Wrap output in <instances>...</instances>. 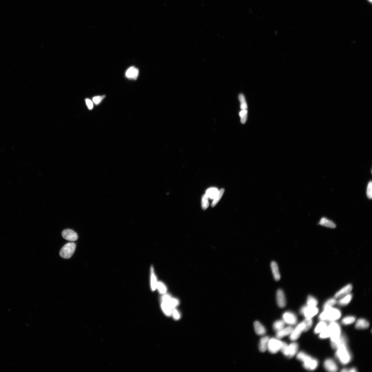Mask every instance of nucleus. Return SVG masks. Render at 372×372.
Segmentation results:
<instances>
[{
	"mask_svg": "<svg viewBox=\"0 0 372 372\" xmlns=\"http://www.w3.org/2000/svg\"><path fill=\"white\" fill-rule=\"evenodd\" d=\"M336 357L343 365L348 364L351 361L352 356L347 346V340L345 335L341 336L339 345L336 349Z\"/></svg>",
	"mask_w": 372,
	"mask_h": 372,
	"instance_id": "1",
	"label": "nucleus"
},
{
	"mask_svg": "<svg viewBox=\"0 0 372 372\" xmlns=\"http://www.w3.org/2000/svg\"><path fill=\"white\" fill-rule=\"evenodd\" d=\"M324 311L319 316L321 321H328L334 322L339 319L342 315L339 309L332 308V307H326L324 308Z\"/></svg>",
	"mask_w": 372,
	"mask_h": 372,
	"instance_id": "2",
	"label": "nucleus"
},
{
	"mask_svg": "<svg viewBox=\"0 0 372 372\" xmlns=\"http://www.w3.org/2000/svg\"><path fill=\"white\" fill-rule=\"evenodd\" d=\"M297 358L303 362V367L306 370H314L318 367V362L317 360L310 356L303 351H300L297 355Z\"/></svg>",
	"mask_w": 372,
	"mask_h": 372,
	"instance_id": "3",
	"label": "nucleus"
},
{
	"mask_svg": "<svg viewBox=\"0 0 372 372\" xmlns=\"http://www.w3.org/2000/svg\"><path fill=\"white\" fill-rule=\"evenodd\" d=\"M331 332V340L332 347L336 349L339 346L341 336V329L339 324L331 322L328 326Z\"/></svg>",
	"mask_w": 372,
	"mask_h": 372,
	"instance_id": "4",
	"label": "nucleus"
},
{
	"mask_svg": "<svg viewBox=\"0 0 372 372\" xmlns=\"http://www.w3.org/2000/svg\"><path fill=\"white\" fill-rule=\"evenodd\" d=\"M76 249V245L74 243H68L62 248L60 255L61 257L64 259H69L72 257L74 254Z\"/></svg>",
	"mask_w": 372,
	"mask_h": 372,
	"instance_id": "5",
	"label": "nucleus"
},
{
	"mask_svg": "<svg viewBox=\"0 0 372 372\" xmlns=\"http://www.w3.org/2000/svg\"><path fill=\"white\" fill-rule=\"evenodd\" d=\"M319 309L316 307L304 306L300 309V313L305 318H312L316 315Z\"/></svg>",
	"mask_w": 372,
	"mask_h": 372,
	"instance_id": "6",
	"label": "nucleus"
},
{
	"mask_svg": "<svg viewBox=\"0 0 372 372\" xmlns=\"http://www.w3.org/2000/svg\"><path fill=\"white\" fill-rule=\"evenodd\" d=\"M283 342L278 339L272 338L269 339L268 343L267 348L269 351L272 354H276L280 350Z\"/></svg>",
	"mask_w": 372,
	"mask_h": 372,
	"instance_id": "7",
	"label": "nucleus"
},
{
	"mask_svg": "<svg viewBox=\"0 0 372 372\" xmlns=\"http://www.w3.org/2000/svg\"><path fill=\"white\" fill-rule=\"evenodd\" d=\"M303 331H305V325L303 321L302 322L299 324L295 329H293L291 334L290 335V339L292 341L297 340Z\"/></svg>",
	"mask_w": 372,
	"mask_h": 372,
	"instance_id": "8",
	"label": "nucleus"
},
{
	"mask_svg": "<svg viewBox=\"0 0 372 372\" xmlns=\"http://www.w3.org/2000/svg\"><path fill=\"white\" fill-rule=\"evenodd\" d=\"M283 321L288 324L294 325L297 323V318L296 315L291 312H285L283 316Z\"/></svg>",
	"mask_w": 372,
	"mask_h": 372,
	"instance_id": "9",
	"label": "nucleus"
},
{
	"mask_svg": "<svg viewBox=\"0 0 372 372\" xmlns=\"http://www.w3.org/2000/svg\"><path fill=\"white\" fill-rule=\"evenodd\" d=\"M62 235L64 239L70 241H76L78 239L77 234L71 229L64 230L62 232Z\"/></svg>",
	"mask_w": 372,
	"mask_h": 372,
	"instance_id": "10",
	"label": "nucleus"
},
{
	"mask_svg": "<svg viewBox=\"0 0 372 372\" xmlns=\"http://www.w3.org/2000/svg\"><path fill=\"white\" fill-rule=\"evenodd\" d=\"M324 367L325 370L329 372H336L338 370L337 365L333 360L327 359L324 362Z\"/></svg>",
	"mask_w": 372,
	"mask_h": 372,
	"instance_id": "11",
	"label": "nucleus"
},
{
	"mask_svg": "<svg viewBox=\"0 0 372 372\" xmlns=\"http://www.w3.org/2000/svg\"><path fill=\"white\" fill-rule=\"evenodd\" d=\"M352 289H353V286L351 284L347 285L336 293L335 295V298L336 299L341 298L346 295L350 293Z\"/></svg>",
	"mask_w": 372,
	"mask_h": 372,
	"instance_id": "12",
	"label": "nucleus"
},
{
	"mask_svg": "<svg viewBox=\"0 0 372 372\" xmlns=\"http://www.w3.org/2000/svg\"><path fill=\"white\" fill-rule=\"evenodd\" d=\"M277 302L281 308H284L286 305V300L283 291L281 289L278 290L277 293Z\"/></svg>",
	"mask_w": 372,
	"mask_h": 372,
	"instance_id": "13",
	"label": "nucleus"
},
{
	"mask_svg": "<svg viewBox=\"0 0 372 372\" xmlns=\"http://www.w3.org/2000/svg\"><path fill=\"white\" fill-rule=\"evenodd\" d=\"M139 71L138 69L134 67H131L127 70L126 73V76L130 79L136 80L138 77Z\"/></svg>",
	"mask_w": 372,
	"mask_h": 372,
	"instance_id": "14",
	"label": "nucleus"
},
{
	"mask_svg": "<svg viewBox=\"0 0 372 372\" xmlns=\"http://www.w3.org/2000/svg\"><path fill=\"white\" fill-rule=\"evenodd\" d=\"M294 329L292 327L289 326L285 328H283L281 330L277 332L276 337L278 339H281L285 336L291 334Z\"/></svg>",
	"mask_w": 372,
	"mask_h": 372,
	"instance_id": "15",
	"label": "nucleus"
},
{
	"mask_svg": "<svg viewBox=\"0 0 372 372\" xmlns=\"http://www.w3.org/2000/svg\"><path fill=\"white\" fill-rule=\"evenodd\" d=\"M270 266H271L273 274V276H274L275 280L277 281L280 280L281 278V276L280 272L279 271L278 267L277 264L276 262L273 261L271 263Z\"/></svg>",
	"mask_w": 372,
	"mask_h": 372,
	"instance_id": "16",
	"label": "nucleus"
},
{
	"mask_svg": "<svg viewBox=\"0 0 372 372\" xmlns=\"http://www.w3.org/2000/svg\"><path fill=\"white\" fill-rule=\"evenodd\" d=\"M254 329L256 333L259 335H264L265 334L266 330L264 327L258 321L254 323Z\"/></svg>",
	"mask_w": 372,
	"mask_h": 372,
	"instance_id": "17",
	"label": "nucleus"
},
{
	"mask_svg": "<svg viewBox=\"0 0 372 372\" xmlns=\"http://www.w3.org/2000/svg\"><path fill=\"white\" fill-rule=\"evenodd\" d=\"M369 326L370 324L368 321L363 318H360L358 320L355 324V327L358 329H367L369 327Z\"/></svg>",
	"mask_w": 372,
	"mask_h": 372,
	"instance_id": "18",
	"label": "nucleus"
},
{
	"mask_svg": "<svg viewBox=\"0 0 372 372\" xmlns=\"http://www.w3.org/2000/svg\"><path fill=\"white\" fill-rule=\"evenodd\" d=\"M269 339L268 336L264 337L261 339L259 343V349L261 352L264 353L267 350Z\"/></svg>",
	"mask_w": 372,
	"mask_h": 372,
	"instance_id": "19",
	"label": "nucleus"
},
{
	"mask_svg": "<svg viewBox=\"0 0 372 372\" xmlns=\"http://www.w3.org/2000/svg\"><path fill=\"white\" fill-rule=\"evenodd\" d=\"M352 298H353V295L349 293L341 298L340 299L338 302V304L341 306H345L347 305L351 302Z\"/></svg>",
	"mask_w": 372,
	"mask_h": 372,
	"instance_id": "20",
	"label": "nucleus"
},
{
	"mask_svg": "<svg viewBox=\"0 0 372 372\" xmlns=\"http://www.w3.org/2000/svg\"><path fill=\"white\" fill-rule=\"evenodd\" d=\"M298 349V344L294 342L289 345V358L293 357L297 353Z\"/></svg>",
	"mask_w": 372,
	"mask_h": 372,
	"instance_id": "21",
	"label": "nucleus"
},
{
	"mask_svg": "<svg viewBox=\"0 0 372 372\" xmlns=\"http://www.w3.org/2000/svg\"><path fill=\"white\" fill-rule=\"evenodd\" d=\"M327 324L324 321H321L315 327L314 332L316 334L320 333L327 327Z\"/></svg>",
	"mask_w": 372,
	"mask_h": 372,
	"instance_id": "22",
	"label": "nucleus"
},
{
	"mask_svg": "<svg viewBox=\"0 0 372 372\" xmlns=\"http://www.w3.org/2000/svg\"><path fill=\"white\" fill-rule=\"evenodd\" d=\"M320 224L322 226L331 228H335L336 225L333 222L325 218L321 219Z\"/></svg>",
	"mask_w": 372,
	"mask_h": 372,
	"instance_id": "23",
	"label": "nucleus"
},
{
	"mask_svg": "<svg viewBox=\"0 0 372 372\" xmlns=\"http://www.w3.org/2000/svg\"><path fill=\"white\" fill-rule=\"evenodd\" d=\"M218 190L216 188H211L207 191L206 194L208 197V198L214 199L218 194Z\"/></svg>",
	"mask_w": 372,
	"mask_h": 372,
	"instance_id": "24",
	"label": "nucleus"
},
{
	"mask_svg": "<svg viewBox=\"0 0 372 372\" xmlns=\"http://www.w3.org/2000/svg\"><path fill=\"white\" fill-rule=\"evenodd\" d=\"M161 307L163 312L166 315L170 316L172 315L173 310L171 309L168 304L162 302Z\"/></svg>",
	"mask_w": 372,
	"mask_h": 372,
	"instance_id": "25",
	"label": "nucleus"
},
{
	"mask_svg": "<svg viewBox=\"0 0 372 372\" xmlns=\"http://www.w3.org/2000/svg\"><path fill=\"white\" fill-rule=\"evenodd\" d=\"M285 322L283 320H279L276 321L273 324V327L274 331L277 332L284 328Z\"/></svg>",
	"mask_w": 372,
	"mask_h": 372,
	"instance_id": "26",
	"label": "nucleus"
},
{
	"mask_svg": "<svg viewBox=\"0 0 372 372\" xmlns=\"http://www.w3.org/2000/svg\"><path fill=\"white\" fill-rule=\"evenodd\" d=\"M355 320L356 318L354 316H349L344 318L342 321V323L344 325H347L353 323Z\"/></svg>",
	"mask_w": 372,
	"mask_h": 372,
	"instance_id": "27",
	"label": "nucleus"
},
{
	"mask_svg": "<svg viewBox=\"0 0 372 372\" xmlns=\"http://www.w3.org/2000/svg\"><path fill=\"white\" fill-rule=\"evenodd\" d=\"M224 192V188H222L219 191L218 194H217L215 198L214 199L213 202L212 203V205H211L212 207H215L217 204L218 203L220 200Z\"/></svg>",
	"mask_w": 372,
	"mask_h": 372,
	"instance_id": "28",
	"label": "nucleus"
},
{
	"mask_svg": "<svg viewBox=\"0 0 372 372\" xmlns=\"http://www.w3.org/2000/svg\"><path fill=\"white\" fill-rule=\"evenodd\" d=\"M318 301L316 298L312 296H309L307 299V305L310 306L316 307Z\"/></svg>",
	"mask_w": 372,
	"mask_h": 372,
	"instance_id": "29",
	"label": "nucleus"
},
{
	"mask_svg": "<svg viewBox=\"0 0 372 372\" xmlns=\"http://www.w3.org/2000/svg\"><path fill=\"white\" fill-rule=\"evenodd\" d=\"M151 285L152 290L154 291L157 288V281L156 276H155L153 267L151 269Z\"/></svg>",
	"mask_w": 372,
	"mask_h": 372,
	"instance_id": "30",
	"label": "nucleus"
},
{
	"mask_svg": "<svg viewBox=\"0 0 372 372\" xmlns=\"http://www.w3.org/2000/svg\"><path fill=\"white\" fill-rule=\"evenodd\" d=\"M208 199H209L208 197L206 194L202 197V207L203 210H206L209 206V203L208 201Z\"/></svg>",
	"mask_w": 372,
	"mask_h": 372,
	"instance_id": "31",
	"label": "nucleus"
},
{
	"mask_svg": "<svg viewBox=\"0 0 372 372\" xmlns=\"http://www.w3.org/2000/svg\"><path fill=\"white\" fill-rule=\"evenodd\" d=\"M320 334L319 337L320 339H324L330 337L331 332L328 326Z\"/></svg>",
	"mask_w": 372,
	"mask_h": 372,
	"instance_id": "32",
	"label": "nucleus"
},
{
	"mask_svg": "<svg viewBox=\"0 0 372 372\" xmlns=\"http://www.w3.org/2000/svg\"><path fill=\"white\" fill-rule=\"evenodd\" d=\"M285 356L288 357L289 355V345L283 342L280 350Z\"/></svg>",
	"mask_w": 372,
	"mask_h": 372,
	"instance_id": "33",
	"label": "nucleus"
},
{
	"mask_svg": "<svg viewBox=\"0 0 372 372\" xmlns=\"http://www.w3.org/2000/svg\"><path fill=\"white\" fill-rule=\"evenodd\" d=\"M247 109L242 110L239 112V115L241 118V122L242 123L244 124L246 122L247 119Z\"/></svg>",
	"mask_w": 372,
	"mask_h": 372,
	"instance_id": "34",
	"label": "nucleus"
},
{
	"mask_svg": "<svg viewBox=\"0 0 372 372\" xmlns=\"http://www.w3.org/2000/svg\"><path fill=\"white\" fill-rule=\"evenodd\" d=\"M303 322L305 325V331H308L311 328L312 325V320L311 318H305Z\"/></svg>",
	"mask_w": 372,
	"mask_h": 372,
	"instance_id": "35",
	"label": "nucleus"
},
{
	"mask_svg": "<svg viewBox=\"0 0 372 372\" xmlns=\"http://www.w3.org/2000/svg\"><path fill=\"white\" fill-rule=\"evenodd\" d=\"M239 99L241 102V108L242 110L247 109V106L246 99L243 95L240 94L239 96Z\"/></svg>",
	"mask_w": 372,
	"mask_h": 372,
	"instance_id": "36",
	"label": "nucleus"
},
{
	"mask_svg": "<svg viewBox=\"0 0 372 372\" xmlns=\"http://www.w3.org/2000/svg\"><path fill=\"white\" fill-rule=\"evenodd\" d=\"M157 288L160 293L162 294L165 293L167 291V288L164 284L161 282H158L157 284Z\"/></svg>",
	"mask_w": 372,
	"mask_h": 372,
	"instance_id": "37",
	"label": "nucleus"
},
{
	"mask_svg": "<svg viewBox=\"0 0 372 372\" xmlns=\"http://www.w3.org/2000/svg\"><path fill=\"white\" fill-rule=\"evenodd\" d=\"M166 303L168 304L171 309L173 310L175 309L177 306L178 305L179 301L178 300H177L176 298H171V300L168 303Z\"/></svg>",
	"mask_w": 372,
	"mask_h": 372,
	"instance_id": "38",
	"label": "nucleus"
},
{
	"mask_svg": "<svg viewBox=\"0 0 372 372\" xmlns=\"http://www.w3.org/2000/svg\"><path fill=\"white\" fill-rule=\"evenodd\" d=\"M337 303V300L335 298L329 299L326 301L323 306V308L326 307H332Z\"/></svg>",
	"mask_w": 372,
	"mask_h": 372,
	"instance_id": "39",
	"label": "nucleus"
},
{
	"mask_svg": "<svg viewBox=\"0 0 372 372\" xmlns=\"http://www.w3.org/2000/svg\"><path fill=\"white\" fill-rule=\"evenodd\" d=\"M105 95L98 96L93 97L92 100L93 102L96 105H98L105 97Z\"/></svg>",
	"mask_w": 372,
	"mask_h": 372,
	"instance_id": "40",
	"label": "nucleus"
},
{
	"mask_svg": "<svg viewBox=\"0 0 372 372\" xmlns=\"http://www.w3.org/2000/svg\"><path fill=\"white\" fill-rule=\"evenodd\" d=\"M367 195L369 199H371L372 198V182L371 181L369 182L367 186Z\"/></svg>",
	"mask_w": 372,
	"mask_h": 372,
	"instance_id": "41",
	"label": "nucleus"
},
{
	"mask_svg": "<svg viewBox=\"0 0 372 372\" xmlns=\"http://www.w3.org/2000/svg\"><path fill=\"white\" fill-rule=\"evenodd\" d=\"M172 315L174 319L176 320H179L181 317L180 312L176 309H173Z\"/></svg>",
	"mask_w": 372,
	"mask_h": 372,
	"instance_id": "42",
	"label": "nucleus"
},
{
	"mask_svg": "<svg viewBox=\"0 0 372 372\" xmlns=\"http://www.w3.org/2000/svg\"><path fill=\"white\" fill-rule=\"evenodd\" d=\"M86 102L88 108L90 110H92L93 108V107H94L92 101L91 100L89 99H86Z\"/></svg>",
	"mask_w": 372,
	"mask_h": 372,
	"instance_id": "43",
	"label": "nucleus"
},
{
	"mask_svg": "<svg viewBox=\"0 0 372 372\" xmlns=\"http://www.w3.org/2000/svg\"><path fill=\"white\" fill-rule=\"evenodd\" d=\"M348 372H357V370L356 368H352L350 369H349V370H348Z\"/></svg>",
	"mask_w": 372,
	"mask_h": 372,
	"instance_id": "44",
	"label": "nucleus"
},
{
	"mask_svg": "<svg viewBox=\"0 0 372 372\" xmlns=\"http://www.w3.org/2000/svg\"><path fill=\"white\" fill-rule=\"evenodd\" d=\"M341 371L343 372H348V370L347 368H343L342 369V370H341Z\"/></svg>",
	"mask_w": 372,
	"mask_h": 372,
	"instance_id": "45",
	"label": "nucleus"
},
{
	"mask_svg": "<svg viewBox=\"0 0 372 372\" xmlns=\"http://www.w3.org/2000/svg\"><path fill=\"white\" fill-rule=\"evenodd\" d=\"M368 1L371 2H372V0H368Z\"/></svg>",
	"mask_w": 372,
	"mask_h": 372,
	"instance_id": "46",
	"label": "nucleus"
}]
</instances>
